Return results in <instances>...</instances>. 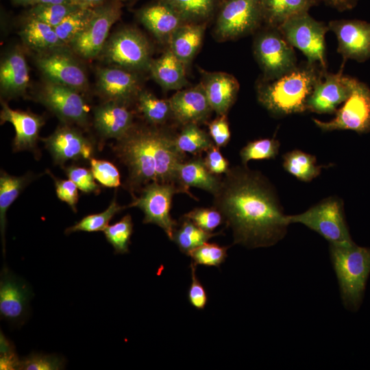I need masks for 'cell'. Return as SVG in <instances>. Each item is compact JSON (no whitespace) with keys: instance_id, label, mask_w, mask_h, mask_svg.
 Wrapping results in <instances>:
<instances>
[{"instance_id":"4316f807","label":"cell","mask_w":370,"mask_h":370,"mask_svg":"<svg viewBox=\"0 0 370 370\" xmlns=\"http://www.w3.org/2000/svg\"><path fill=\"white\" fill-rule=\"evenodd\" d=\"M185 66L168 49L159 58L152 59L149 71L153 79L163 89L179 90L188 83Z\"/></svg>"},{"instance_id":"603a6c76","label":"cell","mask_w":370,"mask_h":370,"mask_svg":"<svg viewBox=\"0 0 370 370\" xmlns=\"http://www.w3.org/2000/svg\"><path fill=\"white\" fill-rule=\"evenodd\" d=\"M29 80V67L23 51L19 49L10 51L0 64L1 97L8 99L24 95Z\"/></svg>"},{"instance_id":"ba28073f","label":"cell","mask_w":370,"mask_h":370,"mask_svg":"<svg viewBox=\"0 0 370 370\" xmlns=\"http://www.w3.org/2000/svg\"><path fill=\"white\" fill-rule=\"evenodd\" d=\"M254 54L263 73V80L269 81L297 67V57L292 47L278 27H269L254 38Z\"/></svg>"},{"instance_id":"30bf717a","label":"cell","mask_w":370,"mask_h":370,"mask_svg":"<svg viewBox=\"0 0 370 370\" xmlns=\"http://www.w3.org/2000/svg\"><path fill=\"white\" fill-rule=\"evenodd\" d=\"M184 190L173 183L151 182L140 190V196H132L127 207H137L144 213L143 223H152L161 227L171 241L177 223L170 214L171 202L175 193Z\"/></svg>"},{"instance_id":"277c9868","label":"cell","mask_w":370,"mask_h":370,"mask_svg":"<svg viewBox=\"0 0 370 370\" xmlns=\"http://www.w3.org/2000/svg\"><path fill=\"white\" fill-rule=\"evenodd\" d=\"M341 299L345 308L356 311L360 306L370 275V248L354 242L329 244Z\"/></svg>"},{"instance_id":"ffe728a7","label":"cell","mask_w":370,"mask_h":370,"mask_svg":"<svg viewBox=\"0 0 370 370\" xmlns=\"http://www.w3.org/2000/svg\"><path fill=\"white\" fill-rule=\"evenodd\" d=\"M1 103V124L8 122L15 130L13 151H29L37 156V143L40 129L45 123L44 117L31 112L13 110L2 100Z\"/></svg>"},{"instance_id":"9c48e42d","label":"cell","mask_w":370,"mask_h":370,"mask_svg":"<svg viewBox=\"0 0 370 370\" xmlns=\"http://www.w3.org/2000/svg\"><path fill=\"white\" fill-rule=\"evenodd\" d=\"M35 97L38 102L53 113L62 123L88 127L89 108L77 90L45 79Z\"/></svg>"},{"instance_id":"f907efd6","label":"cell","mask_w":370,"mask_h":370,"mask_svg":"<svg viewBox=\"0 0 370 370\" xmlns=\"http://www.w3.org/2000/svg\"><path fill=\"white\" fill-rule=\"evenodd\" d=\"M0 350V369H18L20 360L15 353L14 347L1 332Z\"/></svg>"},{"instance_id":"7402d4cb","label":"cell","mask_w":370,"mask_h":370,"mask_svg":"<svg viewBox=\"0 0 370 370\" xmlns=\"http://www.w3.org/2000/svg\"><path fill=\"white\" fill-rule=\"evenodd\" d=\"M169 101L173 117L183 125L205 123L212 112L201 83L177 90Z\"/></svg>"},{"instance_id":"52a82bcc","label":"cell","mask_w":370,"mask_h":370,"mask_svg":"<svg viewBox=\"0 0 370 370\" xmlns=\"http://www.w3.org/2000/svg\"><path fill=\"white\" fill-rule=\"evenodd\" d=\"M278 28L292 47L304 54L307 63L319 64L327 71L325 36L330 31L328 25L304 12L291 17Z\"/></svg>"},{"instance_id":"44dd1931","label":"cell","mask_w":370,"mask_h":370,"mask_svg":"<svg viewBox=\"0 0 370 370\" xmlns=\"http://www.w3.org/2000/svg\"><path fill=\"white\" fill-rule=\"evenodd\" d=\"M92 123L102 138L116 140L125 136L135 125L128 105L112 101H104L94 108Z\"/></svg>"},{"instance_id":"5b68a950","label":"cell","mask_w":370,"mask_h":370,"mask_svg":"<svg viewBox=\"0 0 370 370\" xmlns=\"http://www.w3.org/2000/svg\"><path fill=\"white\" fill-rule=\"evenodd\" d=\"M151 54V46L142 32L133 27H123L108 38L99 57L110 66L137 73L149 71Z\"/></svg>"},{"instance_id":"ee69618b","label":"cell","mask_w":370,"mask_h":370,"mask_svg":"<svg viewBox=\"0 0 370 370\" xmlns=\"http://www.w3.org/2000/svg\"><path fill=\"white\" fill-rule=\"evenodd\" d=\"M184 217L190 220L202 230L212 232L224 223L221 213L215 208H195L184 214Z\"/></svg>"},{"instance_id":"11a10c76","label":"cell","mask_w":370,"mask_h":370,"mask_svg":"<svg viewBox=\"0 0 370 370\" xmlns=\"http://www.w3.org/2000/svg\"><path fill=\"white\" fill-rule=\"evenodd\" d=\"M38 3H57V4H62V3H73L71 2V0H35L34 5L38 4Z\"/></svg>"},{"instance_id":"2e32d148","label":"cell","mask_w":370,"mask_h":370,"mask_svg":"<svg viewBox=\"0 0 370 370\" xmlns=\"http://www.w3.org/2000/svg\"><path fill=\"white\" fill-rule=\"evenodd\" d=\"M338 42L337 52L343 58L364 62L370 59V23L360 20H333L328 24Z\"/></svg>"},{"instance_id":"8d00e7d4","label":"cell","mask_w":370,"mask_h":370,"mask_svg":"<svg viewBox=\"0 0 370 370\" xmlns=\"http://www.w3.org/2000/svg\"><path fill=\"white\" fill-rule=\"evenodd\" d=\"M173 8L186 23H200L213 14L217 0H160Z\"/></svg>"},{"instance_id":"e575fe53","label":"cell","mask_w":370,"mask_h":370,"mask_svg":"<svg viewBox=\"0 0 370 370\" xmlns=\"http://www.w3.org/2000/svg\"><path fill=\"white\" fill-rule=\"evenodd\" d=\"M177 149L182 153L200 156L214 145L209 134L201 130L199 125L188 123L176 136Z\"/></svg>"},{"instance_id":"d590c367","label":"cell","mask_w":370,"mask_h":370,"mask_svg":"<svg viewBox=\"0 0 370 370\" xmlns=\"http://www.w3.org/2000/svg\"><path fill=\"white\" fill-rule=\"evenodd\" d=\"M95 8L80 7L70 13L54 27L57 35L65 46L69 47L88 27L95 14Z\"/></svg>"},{"instance_id":"3957f363","label":"cell","mask_w":370,"mask_h":370,"mask_svg":"<svg viewBox=\"0 0 370 370\" xmlns=\"http://www.w3.org/2000/svg\"><path fill=\"white\" fill-rule=\"evenodd\" d=\"M324 71L317 64L297 65L280 77L262 80L256 88L258 101L269 112L285 116L307 111V102Z\"/></svg>"},{"instance_id":"9f6ffc18","label":"cell","mask_w":370,"mask_h":370,"mask_svg":"<svg viewBox=\"0 0 370 370\" xmlns=\"http://www.w3.org/2000/svg\"><path fill=\"white\" fill-rule=\"evenodd\" d=\"M19 3L25 4V5H33L35 0H15Z\"/></svg>"},{"instance_id":"816d5d0a","label":"cell","mask_w":370,"mask_h":370,"mask_svg":"<svg viewBox=\"0 0 370 370\" xmlns=\"http://www.w3.org/2000/svg\"><path fill=\"white\" fill-rule=\"evenodd\" d=\"M220 148L215 145L208 150L204 162L208 169L213 174L219 175L229 170V162L220 151Z\"/></svg>"},{"instance_id":"836d02e7","label":"cell","mask_w":370,"mask_h":370,"mask_svg":"<svg viewBox=\"0 0 370 370\" xmlns=\"http://www.w3.org/2000/svg\"><path fill=\"white\" fill-rule=\"evenodd\" d=\"M282 159L284 169L304 182H310L317 177L323 168L317 164L315 156L298 149L285 153Z\"/></svg>"},{"instance_id":"d4e9b609","label":"cell","mask_w":370,"mask_h":370,"mask_svg":"<svg viewBox=\"0 0 370 370\" xmlns=\"http://www.w3.org/2000/svg\"><path fill=\"white\" fill-rule=\"evenodd\" d=\"M137 16L145 27L162 41L169 40L173 32L186 23L173 8L160 0L141 8Z\"/></svg>"},{"instance_id":"7c38bea8","label":"cell","mask_w":370,"mask_h":370,"mask_svg":"<svg viewBox=\"0 0 370 370\" xmlns=\"http://www.w3.org/2000/svg\"><path fill=\"white\" fill-rule=\"evenodd\" d=\"M263 21L260 0H225L217 17L219 40H232L256 30Z\"/></svg>"},{"instance_id":"83f0119b","label":"cell","mask_w":370,"mask_h":370,"mask_svg":"<svg viewBox=\"0 0 370 370\" xmlns=\"http://www.w3.org/2000/svg\"><path fill=\"white\" fill-rule=\"evenodd\" d=\"M205 25L200 23H185L171 35L169 49L185 65L198 51L204 38Z\"/></svg>"},{"instance_id":"681fc988","label":"cell","mask_w":370,"mask_h":370,"mask_svg":"<svg viewBox=\"0 0 370 370\" xmlns=\"http://www.w3.org/2000/svg\"><path fill=\"white\" fill-rule=\"evenodd\" d=\"M227 114L218 116L208 123L209 134L219 148L225 147L230 140V130Z\"/></svg>"},{"instance_id":"f5cc1de1","label":"cell","mask_w":370,"mask_h":370,"mask_svg":"<svg viewBox=\"0 0 370 370\" xmlns=\"http://www.w3.org/2000/svg\"><path fill=\"white\" fill-rule=\"evenodd\" d=\"M338 11L343 12L354 8L360 0H316Z\"/></svg>"},{"instance_id":"8fae6325","label":"cell","mask_w":370,"mask_h":370,"mask_svg":"<svg viewBox=\"0 0 370 370\" xmlns=\"http://www.w3.org/2000/svg\"><path fill=\"white\" fill-rule=\"evenodd\" d=\"M330 121L312 119L323 132L352 130L358 134L370 133V88L365 83L354 78L350 95Z\"/></svg>"},{"instance_id":"bcb514c9","label":"cell","mask_w":370,"mask_h":370,"mask_svg":"<svg viewBox=\"0 0 370 370\" xmlns=\"http://www.w3.org/2000/svg\"><path fill=\"white\" fill-rule=\"evenodd\" d=\"M66 175L72 180L82 193H100V188L95 181V178L91 169L85 167L71 165L64 168Z\"/></svg>"},{"instance_id":"6f0895ef","label":"cell","mask_w":370,"mask_h":370,"mask_svg":"<svg viewBox=\"0 0 370 370\" xmlns=\"http://www.w3.org/2000/svg\"><path fill=\"white\" fill-rule=\"evenodd\" d=\"M117 1H119V0H117Z\"/></svg>"},{"instance_id":"74e56055","label":"cell","mask_w":370,"mask_h":370,"mask_svg":"<svg viewBox=\"0 0 370 370\" xmlns=\"http://www.w3.org/2000/svg\"><path fill=\"white\" fill-rule=\"evenodd\" d=\"M125 208L126 206L119 205L116 201V197H114L104 211L83 217L77 223L66 228L64 233L69 235L76 232H94L103 231L108 225L110 220Z\"/></svg>"},{"instance_id":"b9f144b4","label":"cell","mask_w":370,"mask_h":370,"mask_svg":"<svg viewBox=\"0 0 370 370\" xmlns=\"http://www.w3.org/2000/svg\"><path fill=\"white\" fill-rule=\"evenodd\" d=\"M228 248L207 242L192 250L188 256L197 265L219 267L227 257Z\"/></svg>"},{"instance_id":"f35d334b","label":"cell","mask_w":370,"mask_h":370,"mask_svg":"<svg viewBox=\"0 0 370 370\" xmlns=\"http://www.w3.org/2000/svg\"><path fill=\"white\" fill-rule=\"evenodd\" d=\"M80 7L74 3H38L33 5L29 18L56 27L70 13Z\"/></svg>"},{"instance_id":"db71d44e","label":"cell","mask_w":370,"mask_h":370,"mask_svg":"<svg viewBox=\"0 0 370 370\" xmlns=\"http://www.w3.org/2000/svg\"><path fill=\"white\" fill-rule=\"evenodd\" d=\"M105 1L106 0H71V2L81 7L95 8L102 5Z\"/></svg>"},{"instance_id":"8992f818","label":"cell","mask_w":370,"mask_h":370,"mask_svg":"<svg viewBox=\"0 0 370 370\" xmlns=\"http://www.w3.org/2000/svg\"><path fill=\"white\" fill-rule=\"evenodd\" d=\"M291 223H301L316 232L329 244L354 242L346 222L343 201L337 197L324 199L303 213L287 215Z\"/></svg>"},{"instance_id":"ab89813d","label":"cell","mask_w":370,"mask_h":370,"mask_svg":"<svg viewBox=\"0 0 370 370\" xmlns=\"http://www.w3.org/2000/svg\"><path fill=\"white\" fill-rule=\"evenodd\" d=\"M107 241L113 247L115 254H127L129 252L130 238L133 233V223L130 214L108 225L103 231Z\"/></svg>"},{"instance_id":"6da1fadb","label":"cell","mask_w":370,"mask_h":370,"mask_svg":"<svg viewBox=\"0 0 370 370\" xmlns=\"http://www.w3.org/2000/svg\"><path fill=\"white\" fill-rule=\"evenodd\" d=\"M213 197V207L232 230L234 244L267 247L285 236L287 215L273 186L261 173L244 164L230 168Z\"/></svg>"},{"instance_id":"4dcf8cb0","label":"cell","mask_w":370,"mask_h":370,"mask_svg":"<svg viewBox=\"0 0 370 370\" xmlns=\"http://www.w3.org/2000/svg\"><path fill=\"white\" fill-rule=\"evenodd\" d=\"M263 21L278 27L291 17L317 4L316 0H260Z\"/></svg>"},{"instance_id":"cb8c5ba5","label":"cell","mask_w":370,"mask_h":370,"mask_svg":"<svg viewBox=\"0 0 370 370\" xmlns=\"http://www.w3.org/2000/svg\"><path fill=\"white\" fill-rule=\"evenodd\" d=\"M212 111L217 116L227 114L239 90V84L232 75L221 71L204 72L201 82Z\"/></svg>"},{"instance_id":"7a4b0ae2","label":"cell","mask_w":370,"mask_h":370,"mask_svg":"<svg viewBox=\"0 0 370 370\" xmlns=\"http://www.w3.org/2000/svg\"><path fill=\"white\" fill-rule=\"evenodd\" d=\"M176 136L162 125H134L125 136L116 140L113 151L127 167L125 187L132 195L151 182L180 186L177 169L187 156L177 149Z\"/></svg>"},{"instance_id":"60d3db41","label":"cell","mask_w":370,"mask_h":370,"mask_svg":"<svg viewBox=\"0 0 370 370\" xmlns=\"http://www.w3.org/2000/svg\"><path fill=\"white\" fill-rule=\"evenodd\" d=\"M279 140L271 138H261L248 143L240 151L242 164L252 160H269L275 158L280 149Z\"/></svg>"},{"instance_id":"ac0fdd59","label":"cell","mask_w":370,"mask_h":370,"mask_svg":"<svg viewBox=\"0 0 370 370\" xmlns=\"http://www.w3.org/2000/svg\"><path fill=\"white\" fill-rule=\"evenodd\" d=\"M343 66L337 73H323L307 102V110L318 114H332L339 104L351 94L354 78L343 74Z\"/></svg>"},{"instance_id":"7dc6e473","label":"cell","mask_w":370,"mask_h":370,"mask_svg":"<svg viewBox=\"0 0 370 370\" xmlns=\"http://www.w3.org/2000/svg\"><path fill=\"white\" fill-rule=\"evenodd\" d=\"M47 172L54 181L58 198L66 203L73 211L76 212V204L79 198L78 188L76 184L71 180L58 179L49 171Z\"/></svg>"},{"instance_id":"7bdbcfd3","label":"cell","mask_w":370,"mask_h":370,"mask_svg":"<svg viewBox=\"0 0 370 370\" xmlns=\"http://www.w3.org/2000/svg\"><path fill=\"white\" fill-rule=\"evenodd\" d=\"M66 361L54 354L32 353L20 360V370H60L64 368Z\"/></svg>"},{"instance_id":"484cf974","label":"cell","mask_w":370,"mask_h":370,"mask_svg":"<svg viewBox=\"0 0 370 370\" xmlns=\"http://www.w3.org/2000/svg\"><path fill=\"white\" fill-rule=\"evenodd\" d=\"M177 182L184 193L195 199L188 190L190 187L203 189L214 195L220 187L221 178L208 169L200 155L181 163L177 169Z\"/></svg>"},{"instance_id":"f546056e","label":"cell","mask_w":370,"mask_h":370,"mask_svg":"<svg viewBox=\"0 0 370 370\" xmlns=\"http://www.w3.org/2000/svg\"><path fill=\"white\" fill-rule=\"evenodd\" d=\"M19 35L23 43L37 53L65 46L54 27L30 18L21 29Z\"/></svg>"},{"instance_id":"f1b7e54d","label":"cell","mask_w":370,"mask_h":370,"mask_svg":"<svg viewBox=\"0 0 370 370\" xmlns=\"http://www.w3.org/2000/svg\"><path fill=\"white\" fill-rule=\"evenodd\" d=\"M29 172L21 176L11 175L3 170L0 175V230L3 254L5 253V232L7 224L6 212L9 207L19 196L25 188L34 179Z\"/></svg>"},{"instance_id":"f6af8a7d","label":"cell","mask_w":370,"mask_h":370,"mask_svg":"<svg viewBox=\"0 0 370 370\" xmlns=\"http://www.w3.org/2000/svg\"><path fill=\"white\" fill-rule=\"evenodd\" d=\"M89 162L94 177L101 185L108 188H116L121 185L119 171L112 163L93 158Z\"/></svg>"},{"instance_id":"4fadbf2b","label":"cell","mask_w":370,"mask_h":370,"mask_svg":"<svg viewBox=\"0 0 370 370\" xmlns=\"http://www.w3.org/2000/svg\"><path fill=\"white\" fill-rule=\"evenodd\" d=\"M66 46L37 53L35 63L45 79L71 87L79 92L88 88L87 74Z\"/></svg>"},{"instance_id":"1f68e13d","label":"cell","mask_w":370,"mask_h":370,"mask_svg":"<svg viewBox=\"0 0 370 370\" xmlns=\"http://www.w3.org/2000/svg\"><path fill=\"white\" fill-rule=\"evenodd\" d=\"M221 232L212 233L197 226L190 220L182 217L180 224L175 229L172 239L183 254H188L199 246L207 243L211 238Z\"/></svg>"},{"instance_id":"d6a6232c","label":"cell","mask_w":370,"mask_h":370,"mask_svg":"<svg viewBox=\"0 0 370 370\" xmlns=\"http://www.w3.org/2000/svg\"><path fill=\"white\" fill-rule=\"evenodd\" d=\"M136 101L138 112L150 125H162L173 116L169 99H159L148 90H141Z\"/></svg>"},{"instance_id":"c3c4849f","label":"cell","mask_w":370,"mask_h":370,"mask_svg":"<svg viewBox=\"0 0 370 370\" xmlns=\"http://www.w3.org/2000/svg\"><path fill=\"white\" fill-rule=\"evenodd\" d=\"M196 266L193 262L190 265L191 284L188 291V299L192 306L197 310H203L208 303V294L197 278Z\"/></svg>"},{"instance_id":"9a60e30c","label":"cell","mask_w":370,"mask_h":370,"mask_svg":"<svg viewBox=\"0 0 370 370\" xmlns=\"http://www.w3.org/2000/svg\"><path fill=\"white\" fill-rule=\"evenodd\" d=\"M55 164L62 166L69 160H90L92 142L75 125L61 123L47 138H42Z\"/></svg>"},{"instance_id":"d6986e66","label":"cell","mask_w":370,"mask_h":370,"mask_svg":"<svg viewBox=\"0 0 370 370\" xmlns=\"http://www.w3.org/2000/svg\"><path fill=\"white\" fill-rule=\"evenodd\" d=\"M96 75L97 91L104 101L129 106L142 90L136 72L110 66L99 68Z\"/></svg>"},{"instance_id":"e0dca14e","label":"cell","mask_w":370,"mask_h":370,"mask_svg":"<svg viewBox=\"0 0 370 370\" xmlns=\"http://www.w3.org/2000/svg\"><path fill=\"white\" fill-rule=\"evenodd\" d=\"M32 297L30 286L4 267L0 278L1 319L14 325L23 324L27 317Z\"/></svg>"},{"instance_id":"5bb4252c","label":"cell","mask_w":370,"mask_h":370,"mask_svg":"<svg viewBox=\"0 0 370 370\" xmlns=\"http://www.w3.org/2000/svg\"><path fill=\"white\" fill-rule=\"evenodd\" d=\"M121 5L115 2L95 8V14L88 27L69 45L77 56L91 60L99 57L112 25L120 18Z\"/></svg>"}]
</instances>
